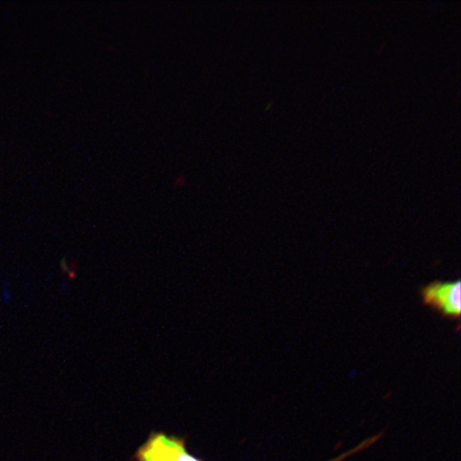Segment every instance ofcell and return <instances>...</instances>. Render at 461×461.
<instances>
[{
	"label": "cell",
	"mask_w": 461,
	"mask_h": 461,
	"mask_svg": "<svg viewBox=\"0 0 461 461\" xmlns=\"http://www.w3.org/2000/svg\"><path fill=\"white\" fill-rule=\"evenodd\" d=\"M136 461H202L187 451L183 438L153 432L138 448Z\"/></svg>",
	"instance_id": "obj_1"
},
{
	"label": "cell",
	"mask_w": 461,
	"mask_h": 461,
	"mask_svg": "<svg viewBox=\"0 0 461 461\" xmlns=\"http://www.w3.org/2000/svg\"><path fill=\"white\" fill-rule=\"evenodd\" d=\"M425 305L442 316L459 320L461 313V281H436L420 290Z\"/></svg>",
	"instance_id": "obj_2"
},
{
	"label": "cell",
	"mask_w": 461,
	"mask_h": 461,
	"mask_svg": "<svg viewBox=\"0 0 461 461\" xmlns=\"http://www.w3.org/2000/svg\"><path fill=\"white\" fill-rule=\"evenodd\" d=\"M185 184H186V178H185V176H177V177L176 178L175 185H176V187H182V186L185 185Z\"/></svg>",
	"instance_id": "obj_3"
}]
</instances>
